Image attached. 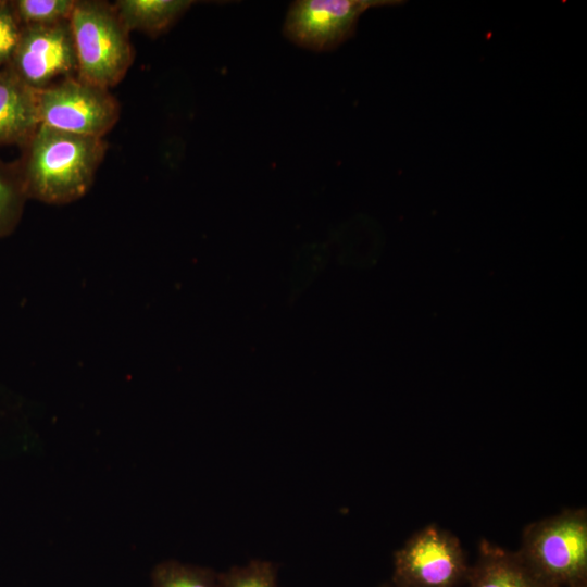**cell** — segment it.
<instances>
[{
  "label": "cell",
  "mask_w": 587,
  "mask_h": 587,
  "mask_svg": "<svg viewBox=\"0 0 587 587\" xmlns=\"http://www.w3.org/2000/svg\"><path fill=\"white\" fill-rule=\"evenodd\" d=\"M17 160L27 199L67 204L90 189L108 143L39 125Z\"/></svg>",
  "instance_id": "obj_1"
},
{
  "label": "cell",
  "mask_w": 587,
  "mask_h": 587,
  "mask_svg": "<svg viewBox=\"0 0 587 587\" xmlns=\"http://www.w3.org/2000/svg\"><path fill=\"white\" fill-rule=\"evenodd\" d=\"M77 61V77L110 89L132 66L135 52L129 32L113 4L76 0L68 18Z\"/></svg>",
  "instance_id": "obj_2"
},
{
  "label": "cell",
  "mask_w": 587,
  "mask_h": 587,
  "mask_svg": "<svg viewBox=\"0 0 587 587\" xmlns=\"http://www.w3.org/2000/svg\"><path fill=\"white\" fill-rule=\"evenodd\" d=\"M516 553L549 587H571L586 580V509L565 510L527 525Z\"/></svg>",
  "instance_id": "obj_3"
},
{
  "label": "cell",
  "mask_w": 587,
  "mask_h": 587,
  "mask_svg": "<svg viewBox=\"0 0 587 587\" xmlns=\"http://www.w3.org/2000/svg\"><path fill=\"white\" fill-rule=\"evenodd\" d=\"M39 124L53 129L103 138L120 118V103L108 88L77 76L37 90Z\"/></svg>",
  "instance_id": "obj_4"
},
{
  "label": "cell",
  "mask_w": 587,
  "mask_h": 587,
  "mask_svg": "<svg viewBox=\"0 0 587 587\" xmlns=\"http://www.w3.org/2000/svg\"><path fill=\"white\" fill-rule=\"evenodd\" d=\"M394 0H297L290 3L283 33L292 43L315 52L338 48L353 36L366 10L397 5Z\"/></svg>",
  "instance_id": "obj_5"
},
{
  "label": "cell",
  "mask_w": 587,
  "mask_h": 587,
  "mask_svg": "<svg viewBox=\"0 0 587 587\" xmlns=\"http://www.w3.org/2000/svg\"><path fill=\"white\" fill-rule=\"evenodd\" d=\"M395 575L405 587H455L467 573L458 537L428 525L395 552Z\"/></svg>",
  "instance_id": "obj_6"
},
{
  "label": "cell",
  "mask_w": 587,
  "mask_h": 587,
  "mask_svg": "<svg viewBox=\"0 0 587 587\" xmlns=\"http://www.w3.org/2000/svg\"><path fill=\"white\" fill-rule=\"evenodd\" d=\"M8 66L36 90L76 76L77 61L70 22L22 26Z\"/></svg>",
  "instance_id": "obj_7"
},
{
  "label": "cell",
  "mask_w": 587,
  "mask_h": 587,
  "mask_svg": "<svg viewBox=\"0 0 587 587\" xmlns=\"http://www.w3.org/2000/svg\"><path fill=\"white\" fill-rule=\"evenodd\" d=\"M37 90L8 66L0 68V146L23 147L39 126Z\"/></svg>",
  "instance_id": "obj_8"
},
{
  "label": "cell",
  "mask_w": 587,
  "mask_h": 587,
  "mask_svg": "<svg viewBox=\"0 0 587 587\" xmlns=\"http://www.w3.org/2000/svg\"><path fill=\"white\" fill-rule=\"evenodd\" d=\"M470 587H549L537 578L517 553L483 541L469 574Z\"/></svg>",
  "instance_id": "obj_9"
},
{
  "label": "cell",
  "mask_w": 587,
  "mask_h": 587,
  "mask_svg": "<svg viewBox=\"0 0 587 587\" xmlns=\"http://www.w3.org/2000/svg\"><path fill=\"white\" fill-rule=\"evenodd\" d=\"M193 3L191 0H117L113 7L128 32L139 30L158 36Z\"/></svg>",
  "instance_id": "obj_10"
},
{
  "label": "cell",
  "mask_w": 587,
  "mask_h": 587,
  "mask_svg": "<svg viewBox=\"0 0 587 587\" xmlns=\"http://www.w3.org/2000/svg\"><path fill=\"white\" fill-rule=\"evenodd\" d=\"M27 200L17 161L0 159V238L18 225Z\"/></svg>",
  "instance_id": "obj_11"
},
{
  "label": "cell",
  "mask_w": 587,
  "mask_h": 587,
  "mask_svg": "<svg viewBox=\"0 0 587 587\" xmlns=\"http://www.w3.org/2000/svg\"><path fill=\"white\" fill-rule=\"evenodd\" d=\"M76 0H16L10 1L15 17L22 26L52 24L68 21Z\"/></svg>",
  "instance_id": "obj_12"
},
{
  "label": "cell",
  "mask_w": 587,
  "mask_h": 587,
  "mask_svg": "<svg viewBox=\"0 0 587 587\" xmlns=\"http://www.w3.org/2000/svg\"><path fill=\"white\" fill-rule=\"evenodd\" d=\"M151 587H216V584L207 570L165 561L154 567Z\"/></svg>",
  "instance_id": "obj_13"
},
{
  "label": "cell",
  "mask_w": 587,
  "mask_h": 587,
  "mask_svg": "<svg viewBox=\"0 0 587 587\" xmlns=\"http://www.w3.org/2000/svg\"><path fill=\"white\" fill-rule=\"evenodd\" d=\"M22 25L9 2H0V68L8 65L16 49Z\"/></svg>",
  "instance_id": "obj_14"
},
{
  "label": "cell",
  "mask_w": 587,
  "mask_h": 587,
  "mask_svg": "<svg viewBox=\"0 0 587 587\" xmlns=\"http://www.w3.org/2000/svg\"><path fill=\"white\" fill-rule=\"evenodd\" d=\"M225 587H275L273 571L267 563H251L229 573Z\"/></svg>",
  "instance_id": "obj_15"
},
{
  "label": "cell",
  "mask_w": 587,
  "mask_h": 587,
  "mask_svg": "<svg viewBox=\"0 0 587 587\" xmlns=\"http://www.w3.org/2000/svg\"><path fill=\"white\" fill-rule=\"evenodd\" d=\"M571 587H587V580L579 582Z\"/></svg>",
  "instance_id": "obj_16"
}]
</instances>
